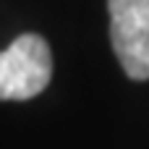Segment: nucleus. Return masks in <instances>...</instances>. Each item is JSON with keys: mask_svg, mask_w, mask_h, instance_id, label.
I'll return each instance as SVG.
<instances>
[{"mask_svg": "<svg viewBox=\"0 0 149 149\" xmlns=\"http://www.w3.org/2000/svg\"><path fill=\"white\" fill-rule=\"evenodd\" d=\"M52 79V52L39 34H21L0 52V100H31Z\"/></svg>", "mask_w": 149, "mask_h": 149, "instance_id": "f257e3e1", "label": "nucleus"}, {"mask_svg": "<svg viewBox=\"0 0 149 149\" xmlns=\"http://www.w3.org/2000/svg\"><path fill=\"white\" fill-rule=\"evenodd\" d=\"M110 42L134 81L149 79V0H107Z\"/></svg>", "mask_w": 149, "mask_h": 149, "instance_id": "f03ea898", "label": "nucleus"}]
</instances>
